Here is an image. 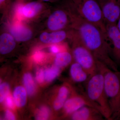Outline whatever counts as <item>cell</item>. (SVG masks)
<instances>
[{
	"label": "cell",
	"instance_id": "obj_1",
	"mask_svg": "<svg viewBox=\"0 0 120 120\" xmlns=\"http://www.w3.org/2000/svg\"><path fill=\"white\" fill-rule=\"evenodd\" d=\"M71 5L68 13L72 27L77 32L97 60L112 70L118 71L116 63L111 58L112 48L107 42L109 39L107 35L98 26L81 17Z\"/></svg>",
	"mask_w": 120,
	"mask_h": 120
},
{
	"label": "cell",
	"instance_id": "obj_2",
	"mask_svg": "<svg viewBox=\"0 0 120 120\" xmlns=\"http://www.w3.org/2000/svg\"><path fill=\"white\" fill-rule=\"evenodd\" d=\"M86 93L88 98L101 108L105 119L111 120L112 112L105 92L103 74L98 69L86 82Z\"/></svg>",
	"mask_w": 120,
	"mask_h": 120
},
{
	"label": "cell",
	"instance_id": "obj_3",
	"mask_svg": "<svg viewBox=\"0 0 120 120\" xmlns=\"http://www.w3.org/2000/svg\"><path fill=\"white\" fill-rule=\"evenodd\" d=\"M97 68L103 74L104 86L112 117L120 108V71H114L97 60ZM112 120V118H111Z\"/></svg>",
	"mask_w": 120,
	"mask_h": 120
},
{
	"label": "cell",
	"instance_id": "obj_4",
	"mask_svg": "<svg viewBox=\"0 0 120 120\" xmlns=\"http://www.w3.org/2000/svg\"><path fill=\"white\" fill-rule=\"evenodd\" d=\"M71 3L81 17L98 26L107 35L102 10L97 0H71Z\"/></svg>",
	"mask_w": 120,
	"mask_h": 120
},
{
	"label": "cell",
	"instance_id": "obj_5",
	"mask_svg": "<svg viewBox=\"0 0 120 120\" xmlns=\"http://www.w3.org/2000/svg\"><path fill=\"white\" fill-rule=\"evenodd\" d=\"M73 43L72 55L75 61L80 64L90 76L98 70L97 60L91 52L84 45L77 32H71Z\"/></svg>",
	"mask_w": 120,
	"mask_h": 120
},
{
	"label": "cell",
	"instance_id": "obj_6",
	"mask_svg": "<svg viewBox=\"0 0 120 120\" xmlns=\"http://www.w3.org/2000/svg\"><path fill=\"white\" fill-rule=\"evenodd\" d=\"M85 106L94 107L102 113L101 108L88 98L85 92H82L81 94L75 93L71 98L67 99L63 106V109L65 113L70 114Z\"/></svg>",
	"mask_w": 120,
	"mask_h": 120
},
{
	"label": "cell",
	"instance_id": "obj_7",
	"mask_svg": "<svg viewBox=\"0 0 120 120\" xmlns=\"http://www.w3.org/2000/svg\"><path fill=\"white\" fill-rule=\"evenodd\" d=\"M100 5L105 24H116L120 17V0H109Z\"/></svg>",
	"mask_w": 120,
	"mask_h": 120
},
{
	"label": "cell",
	"instance_id": "obj_8",
	"mask_svg": "<svg viewBox=\"0 0 120 120\" xmlns=\"http://www.w3.org/2000/svg\"><path fill=\"white\" fill-rule=\"evenodd\" d=\"M71 22L68 12L62 9L54 11L50 15L47 26L50 30L53 31L62 30Z\"/></svg>",
	"mask_w": 120,
	"mask_h": 120
},
{
	"label": "cell",
	"instance_id": "obj_9",
	"mask_svg": "<svg viewBox=\"0 0 120 120\" xmlns=\"http://www.w3.org/2000/svg\"><path fill=\"white\" fill-rule=\"evenodd\" d=\"M108 38L111 41L112 53L116 61L120 64V31L116 24H106Z\"/></svg>",
	"mask_w": 120,
	"mask_h": 120
},
{
	"label": "cell",
	"instance_id": "obj_10",
	"mask_svg": "<svg viewBox=\"0 0 120 120\" xmlns=\"http://www.w3.org/2000/svg\"><path fill=\"white\" fill-rule=\"evenodd\" d=\"M74 120H102L104 118L101 112L94 107L85 106L71 114Z\"/></svg>",
	"mask_w": 120,
	"mask_h": 120
},
{
	"label": "cell",
	"instance_id": "obj_11",
	"mask_svg": "<svg viewBox=\"0 0 120 120\" xmlns=\"http://www.w3.org/2000/svg\"><path fill=\"white\" fill-rule=\"evenodd\" d=\"M71 33L68 34L63 30L54 31L52 33L44 32L41 33L39 39L42 42L46 44H54L61 42L71 36Z\"/></svg>",
	"mask_w": 120,
	"mask_h": 120
},
{
	"label": "cell",
	"instance_id": "obj_12",
	"mask_svg": "<svg viewBox=\"0 0 120 120\" xmlns=\"http://www.w3.org/2000/svg\"><path fill=\"white\" fill-rule=\"evenodd\" d=\"M43 8V5L41 1H32L23 5L20 8L21 13L27 18L35 17Z\"/></svg>",
	"mask_w": 120,
	"mask_h": 120
},
{
	"label": "cell",
	"instance_id": "obj_13",
	"mask_svg": "<svg viewBox=\"0 0 120 120\" xmlns=\"http://www.w3.org/2000/svg\"><path fill=\"white\" fill-rule=\"evenodd\" d=\"M10 32L15 41L19 42L28 41L32 35V31L30 29L22 25L12 27L10 30Z\"/></svg>",
	"mask_w": 120,
	"mask_h": 120
},
{
	"label": "cell",
	"instance_id": "obj_14",
	"mask_svg": "<svg viewBox=\"0 0 120 120\" xmlns=\"http://www.w3.org/2000/svg\"><path fill=\"white\" fill-rule=\"evenodd\" d=\"M70 73L71 78L76 82H86L90 77L86 70L76 62L73 63L71 65Z\"/></svg>",
	"mask_w": 120,
	"mask_h": 120
},
{
	"label": "cell",
	"instance_id": "obj_15",
	"mask_svg": "<svg viewBox=\"0 0 120 120\" xmlns=\"http://www.w3.org/2000/svg\"><path fill=\"white\" fill-rule=\"evenodd\" d=\"M15 40L11 34H2L0 36V52L6 54L11 52L15 49Z\"/></svg>",
	"mask_w": 120,
	"mask_h": 120
},
{
	"label": "cell",
	"instance_id": "obj_16",
	"mask_svg": "<svg viewBox=\"0 0 120 120\" xmlns=\"http://www.w3.org/2000/svg\"><path fill=\"white\" fill-rule=\"evenodd\" d=\"M69 92V90L66 86H63L60 87L54 103V109L58 110L63 107L68 97Z\"/></svg>",
	"mask_w": 120,
	"mask_h": 120
},
{
	"label": "cell",
	"instance_id": "obj_17",
	"mask_svg": "<svg viewBox=\"0 0 120 120\" xmlns=\"http://www.w3.org/2000/svg\"><path fill=\"white\" fill-rule=\"evenodd\" d=\"M72 56L68 52H58L56 55L55 59V65L60 68L67 67L71 62Z\"/></svg>",
	"mask_w": 120,
	"mask_h": 120
},
{
	"label": "cell",
	"instance_id": "obj_18",
	"mask_svg": "<svg viewBox=\"0 0 120 120\" xmlns=\"http://www.w3.org/2000/svg\"><path fill=\"white\" fill-rule=\"evenodd\" d=\"M26 92L25 88L21 86L15 88L13 92V97L15 103L18 107H22L26 104Z\"/></svg>",
	"mask_w": 120,
	"mask_h": 120
},
{
	"label": "cell",
	"instance_id": "obj_19",
	"mask_svg": "<svg viewBox=\"0 0 120 120\" xmlns=\"http://www.w3.org/2000/svg\"><path fill=\"white\" fill-rule=\"evenodd\" d=\"M23 83L28 95L34 94L35 90V84L32 75L30 73H26L23 76Z\"/></svg>",
	"mask_w": 120,
	"mask_h": 120
},
{
	"label": "cell",
	"instance_id": "obj_20",
	"mask_svg": "<svg viewBox=\"0 0 120 120\" xmlns=\"http://www.w3.org/2000/svg\"><path fill=\"white\" fill-rule=\"evenodd\" d=\"M61 68L56 65L46 69L45 71V79L47 82L53 80L60 72Z\"/></svg>",
	"mask_w": 120,
	"mask_h": 120
},
{
	"label": "cell",
	"instance_id": "obj_21",
	"mask_svg": "<svg viewBox=\"0 0 120 120\" xmlns=\"http://www.w3.org/2000/svg\"><path fill=\"white\" fill-rule=\"evenodd\" d=\"M49 110L46 106H42L39 109L36 115V119L38 120H46L49 117Z\"/></svg>",
	"mask_w": 120,
	"mask_h": 120
},
{
	"label": "cell",
	"instance_id": "obj_22",
	"mask_svg": "<svg viewBox=\"0 0 120 120\" xmlns=\"http://www.w3.org/2000/svg\"><path fill=\"white\" fill-rule=\"evenodd\" d=\"M9 91L8 84L4 83L1 84L0 87V101L2 102L7 97Z\"/></svg>",
	"mask_w": 120,
	"mask_h": 120
},
{
	"label": "cell",
	"instance_id": "obj_23",
	"mask_svg": "<svg viewBox=\"0 0 120 120\" xmlns=\"http://www.w3.org/2000/svg\"><path fill=\"white\" fill-rule=\"evenodd\" d=\"M36 79L40 83H41L44 81L45 79V72L42 69H39L36 73Z\"/></svg>",
	"mask_w": 120,
	"mask_h": 120
},
{
	"label": "cell",
	"instance_id": "obj_24",
	"mask_svg": "<svg viewBox=\"0 0 120 120\" xmlns=\"http://www.w3.org/2000/svg\"><path fill=\"white\" fill-rule=\"evenodd\" d=\"M5 105L7 107L11 109L14 108V104L12 98L10 95L7 96L5 99Z\"/></svg>",
	"mask_w": 120,
	"mask_h": 120
},
{
	"label": "cell",
	"instance_id": "obj_25",
	"mask_svg": "<svg viewBox=\"0 0 120 120\" xmlns=\"http://www.w3.org/2000/svg\"><path fill=\"white\" fill-rule=\"evenodd\" d=\"M43 58V55L42 53L38 52L35 54L34 59L36 62H39L41 61Z\"/></svg>",
	"mask_w": 120,
	"mask_h": 120
},
{
	"label": "cell",
	"instance_id": "obj_26",
	"mask_svg": "<svg viewBox=\"0 0 120 120\" xmlns=\"http://www.w3.org/2000/svg\"><path fill=\"white\" fill-rule=\"evenodd\" d=\"M5 117L7 120H15V116L12 112L9 110H8L5 112Z\"/></svg>",
	"mask_w": 120,
	"mask_h": 120
},
{
	"label": "cell",
	"instance_id": "obj_27",
	"mask_svg": "<svg viewBox=\"0 0 120 120\" xmlns=\"http://www.w3.org/2000/svg\"><path fill=\"white\" fill-rule=\"evenodd\" d=\"M112 120H120V108L117 112L112 117Z\"/></svg>",
	"mask_w": 120,
	"mask_h": 120
},
{
	"label": "cell",
	"instance_id": "obj_28",
	"mask_svg": "<svg viewBox=\"0 0 120 120\" xmlns=\"http://www.w3.org/2000/svg\"><path fill=\"white\" fill-rule=\"evenodd\" d=\"M50 49V51L53 53H57L59 52V49L58 47L56 46L53 45L51 46Z\"/></svg>",
	"mask_w": 120,
	"mask_h": 120
},
{
	"label": "cell",
	"instance_id": "obj_29",
	"mask_svg": "<svg viewBox=\"0 0 120 120\" xmlns=\"http://www.w3.org/2000/svg\"><path fill=\"white\" fill-rule=\"evenodd\" d=\"M117 26L118 27V29L120 31V17L118 19V21L116 23Z\"/></svg>",
	"mask_w": 120,
	"mask_h": 120
},
{
	"label": "cell",
	"instance_id": "obj_30",
	"mask_svg": "<svg viewBox=\"0 0 120 120\" xmlns=\"http://www.w3.org/2000/svg\"><path fill=\"white\" fill-rule=\"evenodd\" d=\"M100 4H103L106 1H107L109 0H97Z\"/></svg>",
	"mask_w": 120,
	"mask_h": 120
},
{
	"label": "cell",
	"instance_id": "obj_31",
	"mask_svg": "<svg viewBox=\"0 0 120 120\" xmlns=\"http://www.w3.org/2000/svg\"><path fill=\"white\" fill-rule=\"evenodd\" d=\"M56 0H41V1H45V2H49V1H54Z\"/></svg>",
	"mask_w": 120,
	"mask_h": 120
},
{
	"label": "cell",
	"instance_id": "obj_32",
	"mask_svg": "<svg viewBox=\"0 0 120 120\" xmlns=\"http://www.w3.org/2000/svg\"><path fill=\"white\" fill-rule=\"evenodd\" d=\"M21 0L23 1V0Z\"/></svg>",
	"mask_w": 120,
	"mask_h": 120
}]
</instances>
